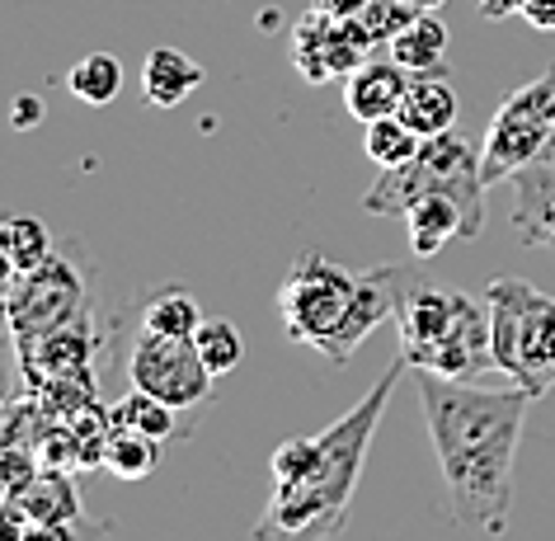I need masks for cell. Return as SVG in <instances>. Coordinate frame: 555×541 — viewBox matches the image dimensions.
<instances>
[{
    "label": "cell",
    "instance_id": "cell-15",
    "mask_svg": "<svg viewBox=\"0 0 555 541\" xmlns=\"http://www.w3.org/2000/svg\"><path fill=\"white\" fill-rule=\"evenodd\" d=\"M137 325L146 335H165V339H193L203 325V307L198 297L189 293L184 283H165V287H151L137 307Z\"/></svg>",
    "mask_w": 555,
    "mask_h": 541
},
{
    "label": "cell",
    "instance_id": "cell-14",
    "mask_svg": "<svg viewBox=\"0 0 555 541\" xmlns=\"http://www.w3.org/2000/svg\"><path fill=\"white\" fill-rule=\"evenodd\" d=\"M203 76H207V72L189 57V52H179V48H156V52L146 57V66H142V94H146L151 108H179L193 90L203 86Z\"/></svg>",
    "mask_w": 555,
    "mask_h": 541
},
{
    "label": "cell",
    "instance_id": "cell-10",
    "mask_svg": "<svg viewBox=\"0 0 555 541\" xmlns=\"http://www.w3.org/2000/svg\"><path fill=\"white\" fill-rule=\"evenodd\" d=\"M410 273H414V263H377V269L358 273V301L349 311V325H344L335 353H330L325 363L344 368L358 349H363V339L372 335V330H377L382 321H391L396 301H400V293H405V283H410Z\"/></svg>",
    "mask_w": 555,
    "mask_h": 541
},
{
    "label": "cell",
    "instance_id": "cell-4",
    "mask_svg": "<svg viewBox=\"0 0 555 541\" xmlns=\"http://www.w3.org/2000/svg\"><path fill=\"white\" fill-rule=\"evenodd\" d=\"M485 175H480V146L462 132H438L424 137L420 151L405 165L382 170V179L363 193V212L367 217H405L414 203L428 193H448L462 203L470 241L485 231Z\"/></svg>",
    "mask_w": 555,
    "mask_h": 541
},
{
    "label": "cell",
    "instance_id": "cell-5",
    "mask_svg": "<svg viewBox=\"0 0 555 541\" xmlns=\"http://www.w3.org/2000/svg\"><path fill=\"white\" fill-rule=\"evenodd\" d=\"M490 301L494 372L541 400L555 391V297L527 279H494L485 287Z\"/></svg>",
    "mask_w": 555,
    "mask_h": 541
},
{
    "label": "cell",
    "instance_id": "cell-28",
    "mask_svg": "<svg viewBox=\"0 0 555 541\" xmlns=\"http://www.w3.org/2000/svg\"><path fill=\"white\" fill-rule=\"evenodd\" d=\"M15 287H20V269H15V259L0 249V311H10V301H15Z\"/></svg>",
    "mask_w": 555,
    "mask_h": 541
},
{
    "label": "cell",
    "instance_id": "cell-12",
    "mask_svg": "<svg viewBox=\"0 0 555 541\" xmlns=\"http://www.w3.org/2000/svg\"><path fill=\"white\" fill-rule=\"evenodd\" d=\"M410 90V72L391 62H363L358 72H349L344 80V108L358 118V123H377V118H391L400 114V100Z\"/></svg>",
    "mask_w": 555,
    "mask_h": 541
},
{
    "label": "cell",
    "instance_id": "cell-2",
    "mask_svg": "<svg viewBox=\"0 0 555 541\" xmlns=\"http://www.w3.org/2000/svg\"><path fill=\"white\" fill-rule=\"evenodd\" d=\"M400 372H410L405 358H396L377 382L367 386V396L353 410H344L325 434L315 438H287L278 442L269 456L273 471V494L263 504L255 523V541H335L349 523V504L363 480L372 438Z\"/></svg>",
    "mask_w": 555,
    "mask_h": 541
},
{
    "label": "cell",
    "instance_id": "cell-26",
    "mask_svg": "<svg viewBox=\"0 0 555 541\" xmlns=\"http://www.w3.org/2000/svg\"><path fill=\"white\" fill-rule=\"evenodd\" d=\"M20 541H86L76 532L72 523H43V518H29V527H24Z\"/></svg>",
    "mask_w": 555,
    "mask_h": 541
},
{
    "label": "cell",
    "instance_id": "cell-31",
    "mask_svg": "<svg viewBox=\"0 0 555 541\" xmlns=\"http://www.w3.org/2000/svg\"><path fill=\"white\" fill-rule=\"evenodd\" d=\"M86 541H90V532H86ZM94 541H108V532H94Z\"/></svg>",
    "mask_w": 555,
    "mask_h": 541
},
{
    "label": "cell",
    "instance_id": "cell-20",
    "mask_svg": "<svg viewBox=\"0 0 555 541\" xmlns=\"http://www.w3.org/2000/svg\"><path fill=\"white\" fill-rule=\"evenodd\" d=\"M66 90L90 108L114 104L118 90H122V62L114 57V52H90V57H80L72 72H66Z\"/></svg>",
    "mask_w": 555,
    "mask_h": 541
},
{
    "label": "cell",
    "instance_id": "cell-6",
    "mask_svg": "<svg viewBox=\"0 0 555 541\" xmlns=\"http://www.w3.org/2000/svg\"><path fill=\"white\" fill-rule=\"evenodd\" d=\"M353 301H358L353 269H344V263L325 255H301L287 269L283 287H278V321H283V335L293 344L330 358L344 325H349Z\"/></svg>",
    "mask_w": 555,
    "mask_h": 541
},
{
    "label": "cell",
    "instance_id": "cell-29",
    "mask_svg": "<svg viewBox=\"0 0 555 541\" xmlns=\"http://www.w3.org/2000/svg\"><path fill=\"white\" fill-rule=\"evenodd\" d=\"M485 20H508V15H522V0H476Z\"/></svg>",
    "mask_w": 555,
    "mask_h": 541
},
{
    "label": "cell",
    "instance_id": "cell-24",
    "mask_svg": "<svg viewBox=\"0 0 555 541\" xmlns=\"http://www.w3.org/2000/svg\"><path fill=\"white\" fill-rule=\"evenodd\" d=\"M193 349L203 353V363H207L212 377H227V372L241 368L245 339H241V330H235L231 321H203L198 335H193Z\"/></svg>",
    "mask_w": 555,
    "mask_h": 541
},
{
    "label": "cell",
    "instance_id": "cell-1",
    "mask_svg": "<svg viewBox=\"0 0 555 541\" xmlns=\"http://www.w3.org/2000/svg\"><path fill=\"white\" fill-rule=\"evenodd\" d=\"M410 377L420 391L456 527L480 537H504L513 513V466H518L532 396L518 386L490 391L476 382H452L424 368H410Z\"/></svg>",
    "mask_w": 555,
    "mask_h": 541
},
{
    "label": "cell",
    "instance_id": "cell-18",
    "mask_svg": "<svg viewBox=\"0 0 555 541\" xmlns=\"http://www.w3.org/2000/svg\"><path fill=\"white\" fill-rule=\"evenodd\" d=\"M104 471H114L118 480H146L160 466V438H146L137 428H118L108 424L104 434Z\"/></svg>",
    "mask_w": 555,
    "mask_h": 541
},
{
    "label": "cell",
    "instance_id": "cell-19",
    "mask_svg": "<svg viewBox=\"0 0 555 541\" xmlns=\"http://www.w3.org/2000/svg\"><path fill=\"white\" fill-rule=\"evenodd\" d=\"M0 249L15 259L20 273H34L38 263H48L57 255V241H52L43 221L29 212H0Z\"/></svg>",
    "mask_w": 555,
    "mask_h": 541
},
{
    "label": "cell",
    "instance_id": "cell-13",
    "mask_svg": "<svg viewBox=\"0 0 555 541\" xmlns=\"http://www.w3.org/2000/svg\"><path fill=\"white\" fill-rule=\"evenodd\" d=\"M405 227H410L414 259H434L448 241H470V227H466L462 203L448 198V193H428V198H420L405 212Z\"/></svg>",
    "mask_w": 555,
    "mask_h": 541
},
{
    "label": "cell",
    "instance_id": "cell-17",
    "mask_svg": "<svg viewBox=\"0 0 555 541\" xmlns=\"http://www.w3.org/2000/svg\"><path fill=\"white\" fill-rule=\"evenodd\" d=\"M400 118L420 137H438L456 128V90L448 76H410V90L400 100Z\"/></svg>",
    "mask_w": 555,
    "mask_h": 541
},
{
    "label": "cell",
    "instance_id": "cell-7",
    "mask_svg": "<svg viewBox=\"0 0 555 541\" xmlns=\"http://www.w3.org/2000/svg\"><path fill=\"white\" fill-rule=\"evenodd\" d=\"M541 160H555V62L494 108L485 142H480L485 184L513 179L518 170L541 165Z\"/></svg>",
    "mask_w": 555,
    "mask_h": 541
},
{
    "label": "cell",
    "instance_id": "cell-8",
    "mask_svg": "<svg viewBox=\"0 0 555 541\" xmlns=\"http://www.w3.org/2000/svg\"><path fill=\"white\" fill-rule=\"evenodd\" d=\"M128 382L137 391L165 400L170 410H203L212 400V372H207L203 353L193 339H165V335H137L128 353Z\"/></svg>",
    "mask_w": 555,
    "mask_h": 541
},
{
    "label": "cell",
    "instance_id": "cell-16",
    "mask_svg": "<svg viewBox=\"0 0 555 541\" xmlns=\"http://www.w3.org/2000/svg\"><path fill=\"white\" fill-rule=\"evenodd\" d=\"M391 57L405 66L410 76H448V24L420 10L405 29L391 34Z\"/></svg>",
    "mask_w": 555,
    "mask_h": 541
},
{
    "label": "cell",
    "instance_id": "cell-23",
    "mask_svg": "<svg viewBox=\"0 0 555 541\" xmlns=\"http://www.w3.org/2000/svg\"><path fill=\"white\" fill-rule=\"evenodd\" d=\"M20 508L29 513V518H43V523H76L80 499H76L66 476H38V480L24 485Z\"/></svg>",
    "mask_w": 555,
    "mask_h": 541
},
{
    "label": "cell",
    "instance_id": "cell-25",
    "mask_svg": "<svg viewBox=\"0 0 555 541\" xmlns=\"http://www.w3.org/2000/svg\"><path fill=\"white\" fill-rule=\"evenodd\" d=\"M20 372H24L20 330H15V321H10V311H0V420H5V410L15 405Z\"/></svg>",
    "mask_w": 555,
    "mask_h": 541
},
{
    "label": "cell",
    "instance_id": "cell-9",
    "mask_svg": "<svg viewBox=\"0 0 555 541\" xmlns=\"http://www.w3.org/2000/svg\"><path fill=\"white\" fill-rule=\"evenodd\" d=\"M10 321H15L20 339L52 335L76 321H86V279L72 259L52 255L48 263H38L34 273H20L15 301H10Z\"/></svg>",
    "mask_w": 555,
    "mask_h": 541
},
{
    "label": "cell",
    "instance_id": "cell-30",
    "mask_svg": "<svg viewBox=\"0 0 555 541\" xmlns=\"http://www.w3.org/2000/svg\"><path fill=\"white\" fill-rule=\"evenodd\" d=\"M15 123H20V128H34V123H38V100H34V94H24V100L15 104Z\"/></svg>",
    "mask_w": 555,
    "mask_h": 541
},
{
    "label": "cell",
    "instance_id": "cell-27",
    "mask_svg": "<svg viewBox=\"0 0 555 541\" xmlns=\"http://www.w3.org/2000/svg\"><path fill=\"white\" fill-rule=\"evenodd\" d=\"M522 20L541 34H555V0H522Z\"/></svg>",
    "mask_w": 555,
    "mask_h": 541
},
{
    "label": "cell",
    "instance_id": "cell-11",
    "mask_svg": "<svg viewBox=\"0 0 555 541\" xmlns=\"http://www.w3.org/2000/svg\"><path fill=\"white\" fill-rule=\"evenodd\" d=\"M518 245H555V160L527 165L513 175V207H508Z\"/></svg>",
    "mask_w": 555,
    "mask_h": 541
},
{
    "label": "cell",
    "instance_id": "cell-3",
    "mask_svg": "<svg viewBox=\"0 0 555 541\" xmlns=\"http://www.w3.org/2000/svg\"><path fill=\"white\" fill-rule=\"evenodd\" d=\"M396 335L400 358L410 368L438 372L452 382H476L494 368V339H490V301L456 293V287L434 283L414 263L405 293L396 301Z\"/></svg>",
    "mask_w": 555,
    "mask_h": 541
},
{
    "label": "cell",
    "instance_id": "cell-21",
    "mask_svg": "<svg viewBox=\"0 0 555 541\" xmlns=\"http://www.w3.org/2000/svg\"><path fill=\"white\" fill-rule=\"evenodd\" d=\"M108 424H118V428H137V434H146V438H160V442H170L179 434V410H170L165 400L156 396H146V391H132L118 400L114 410H108Z\"/></svg>",
    "mask_w": 555,
    "mask_h": 541
},
{
    "label": "cell",
    "instance_id": "cell-22",
    "mask_svg": "<svg viewBox=\"0 0 555 541\" xmlns=\"http://www.w3.org/2000/svg\"><path fill=\"white\" fill-rule=\"evenodd\" d=\"M363 128H367V132H363V151L382 165V170H391V165H405L414 151H420V142H424V137L414 132L400 114L377 118V123H363Z\"/></svg>",
    "mask_w": 555,
    "mask_h": 541
}]
</instances>
